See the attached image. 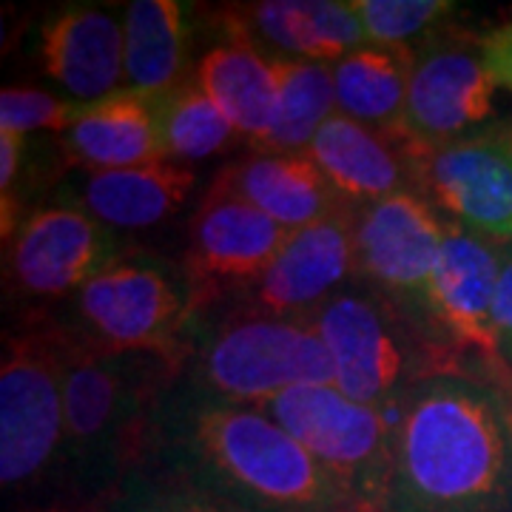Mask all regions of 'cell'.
Listing matches in <instances>:
<instances>
[{
    "mask_svg": "<svg viewBox=\"0 0 512 512\" xmlns=\"http://www.w3.org/2000/svg\"><path fill=\"white\" fill-rule=\"evenodd\" d=\"M333 362V387L376 410L399 407L421 382L467 370L382 293L350 282L313 316Z\"/></svg>",
    "mask_w": 512,
    "mask_h": 512,
    "instance_id": "7",
    "label": "cell"
},
{
    "mask_svg": "<svg viewBox=\"0 0 512 512\" xmlns=\"http://www.w3.org/2000/svg\"><path fill=\"white\" fill-rule=\"evenodd\" d=\"M83 106L66 97L35 89V86H6L0 92V131L12 134H35L49 131L60 137L80 117Z\"/></svg>",
    "mask_w": 512,
    "mask_h": 512,
    "instance_id": "28",
    "label": "cell"
},
{
    "mask_svg": "<svg viewBox=\"0 0 512 512\" xmlns=\"http://www.w3.org/2000/svg\"><path fill=\"white\" fill-rule=\"evenodd\" d=\"M490 382L498 384V390H501V399H504V413H507V427H510V436H512V370L507 367L504 373H498L495 379Z\"/></svg>",
    "mask_w": 512,
    "mask_h": 512,
    "instance_id": "32",
    "label": "cell"
},
{
    "mask_svg": "<svg viewBox=\"0 0 512 512\" xmlns=\"http://www.w3.org/2000/svg\"><path fill=\"white\" fill-rule=\"evenodd\" d=\"M55 313L83 348L163 356L180 373L185 339L197 319V296L180 256L131 242Z\"/></svg>",
    "mask_w": 512,
    "mask_h": 512,
    "instance_id": "6",
    "label": "cell"
},
{
    "mask_svg": "<svg viewBox=\"0 0 512 512\" xmlns=\"http://www.w3.org/2000/svg\"><path fill=\"white\" fill-rule=\"evenodd\" d=\"M379 512H512V436L498 384L453 370L404 399Z\"/></svg>",
    "mask_w": 512,
    "mask_h": 512,
    "instance_id": "2",
    "label": "cell"
},
{
    "mask_svg": "<svg viewBox=\"0 0 512 512\" xmlns=\"http://www.w3.org/2000/svg\"><path fill=\"white\" fill-rule=\"evenodd\" d=\"M367 43L413 46L450 26L458 15L450 0H353Z\"/></svg>",
    "mask_w": 512,
    "mask_h": 512,
    "instance_id": "27",
    "label": "cell"
},
{
    "mask_svg": "<svg viewBox=\"0 0 512 512\" xmlns=\"http://www.w3.org/2000/svg\"><path fill=\"white\" fill-rule=\"evenodd\" d=\"M106 512H237L183 484L137 473L126 481Z\"/></svg>",
    "mask_w": 512,
    "mask_h": 512,
    "instance_id": "29",
    "label": "cell"
},
{
    "mask_svg": "<svg viewBox=\"0 0 512 512\" xmlns=\"http://www.w3.org/2000/svg\"><path fill=\"white\" fill-rule=\"evenodd\" d=\"M197 6L180 0H131L126 26V89L157 94L183 83L194 40Z\"/></svg>",
    "mask_w": 512,
    "mask_h": 512,
    "instance_id": "23",
    "label": "cell"
},
{
    "mask_svg": "<svg viewBox=\"0 0 512 512\" xmlns=\"http://www.w3.org/2000/svg\"><path fill=\"white\" fill-rule=\"evenodd\" d=\"M55 151L66 174L163 163L154 97L120 89L106 100L83 106L72 128L55 137Z\"/></svg>",
    "mask_w": 512,
    "mask_h": 512,
    "instance_id": "20",
    "label": "cell"
},
{
    "mask_svg": "<svg viewBox=\"0 0 512 512\" xmlns=\"http://www.w3.org/2000/svg\"><path fill=\"white\" fill-rule=\"evenodd\" d=\"M493 328L498 353L504 359V365L512 370V245L507 248V259L498 276V288H495L493 302Z\"/></svg>",
    "mask_w": 512,
    "mask_h": 512,
    "instance_id": "30",
    "label": "cell"
},
{
    "mask_svg": "<svg viewBox=\"0 0 512 512\" xmlns=\"http://www.w3.org/2000/svg\"><path fill=\"white\" fill-rule=\"evenodd\" d=\"M154 109L168 163L197 168L200 163L228 154L239 157L248 148L245 137L202 92L194 77H185L174 89L157 94Z\"/></svg>",
    "mask_w": 512,
    "mask_h": 512,
    "instance_id": "25",
    "label": "cell"
},
{
    "mask_svg": "<svg viewBox=\"0 0 512 512\" xmlns=\"http://www.w3.org/2000/svg\"><path fill=\"white\" fill-rule=\"evenodd\" d=\"M214 35H220L217 43L202 52L191 77L234 123L248 148H254L274 128L279 103L276 60L245 37L231 32Z\"/></svg>",
    "mask_w": 512,
    "mask_h": 512,
    "instance_id": "22",
    "label": "cell"
},
{
    "mask_svg": "<svg viewBox=\"0 0 512 512\" xmlns=\"http://www.w3.org/2000/svg\"><path fill=\"white\" fill-rule=\"evenodd\" d=\"M37 60L66 100L80 106L106 100L126 89V26L106 6H60L40 26Z\"/></svg>",
    "mask_w": 512,
    "mask_h": 512,
    "instance_id": "18",
    "label": "cell"
},
{
    "mask_svg": "<svg viewBox=\"0 0 512 512\" xmlns=\"http://www.w3.org/2000/svg\"><path fill=\"white\" fill-rule=\"evenodd\" d=\"M69 333L55 311L12 313L0 365V487L6 512L60 504Z\"/></svg>",
    "mask_w": 512,
    "mask_h": 512,
    "instance_id": "4",
    "label": "cell"
},
{
    "mask_svg": "<svg viewBox=\"0 0 512 512\" xmlns=\"http://www.w3.org/2000/svg\"><path fill=\"white\" fill-rule=\"evenodd\" d=\"M214 32L251 40L265 55L336 63L367 46L353 0H259L208 12Z\"/></svg>",
    "mask_w": 512,
    "mask_h": 512,
    "instance_id": "17",
    "label": "cell"
},
{
    "mask_svg": "<svg viewBox=\"0 0 512 512\" xmlns=\"http://www.w3.org/2000/svg\"><path fill=\"white\" fill-rule=\"evenodd\" d=\"M128 239L69 202L35 205L3 239L6 313L55 311L126 251Z\"/></svg>",
    "mask_w": 512,
    "mask_h": 512,
    "instance_id": "9",
    "label": "cell"
},
{
    "mask_svg": "<svg viewBox=\"0 0 512 512\" xmlns=\"http://www.w3.org/2000/svg\"><path fill=\"white\" fill-rule=\"evenodd\" d=\"M197 191V168L163 160L123 171H72L60 180L52 200L69 202L128 239L165 228L183 217L185 208L197 202Z\"/></svg>",
    "mask_w": 512,
    "mask_h": 512,
    "instance_id": "16",
    "label": "cell"
},
{
    "mask_svg": "<svg viewBox=\"0 0 512 512\" xmlns=\"http://www.w3.org/2000/svg\"><path fill=\"white\" fill-rule=\"evenodd\" d=\"M413 60V46L379 43H367L336 60L330 66L336 86V111L387 134L404 131Z\"/></svg>",
    "mask_w": 512,
    "mask_h": 512,
    "instance_id": "24",
    "label": "cell"
},
{
    "mask_svg": "<svg viewBox=\"0 0 512 512\" xmlns=\"http://www.w3.org/2000/svg\"><path fill=\"white\" fill-rule=\"evenodd\" d=\"M140 473L237 512H367L265 410L211 399L177 379L157 404Z\"/></svg>",
    "mask_w": 512,
    "mask_h": 512,
    "instance_id": "1",
    "label": "cell"
},
{
    "mask_svg": "<svg viewBox=\"0 0 512 512\" xmlns=\"http://www.w3.org/2000/svg\"><path fill=\"white\" fill-rule=\"evenodd\" d=\"M481 55L495 86L512 92V20L481 37Z\"/></svg>",
    "mask_w": 512,
    "mask_h": 512,
    "instance_id": "31",
    "label": "cell"
},
{
    "mask_svg": "<svg viewBox=\"0 0 512 512\" xmlns=\"http://www.w3.org/2000/svg\"><path fill=\"white\" fill-rule=\"evenodd\" d=\"M288 237L291 231L251 202L208 180L185 220L183 248L177 254L194 285L197 313L228 305L248 291Z\"/></svg>",
    "mask_w": 512,
    "mask_h": 512,
    "instance_id": "11",
    "label": "cell"
},
{
    "mask_svg": "<svg viewBox=\"0 0 512 512\" xmlns=\"http://www.w3.org/2000/svg\"><path fill=\"white\" fill-rule=\"evenodd\" d=\"M419 146L399 134L362 126L345 114H333L313 137L308 157L319 165L336 197L350 208L416 191Z\"/></svg>",
    "mask_w": 512,
    "mask_h": 512,
    "instance_id": "19",
    "label": "cell"
},
{
    "mask_svg": "<svg viewBox=\"0 0 512 512\" xmlns=\"http://www.w3.org/2000/svg\"><path fill=\"white\" fill-rule=\"evenodd\" d=\"M259 410L291 433L367 512H379L402 404L376 410L333 384H299Z\"/></svg>",
    "mask_w": 512,
    "mask_h": 512,
    "instance_id": "8",
    "label": "cell"
},
{
    "mask_svg": "<svg viewBox=\"0 0 512 512\" xmlns=\"http://www.w3.org/2000/svg\"><path fill=\"white\" fill-rule=\"evenodd\" d=\"M26 512H83V510H74V507H40V510H26Z\"/></svg>",
    "mask_w": 512,
    "mask_h": 512,
    "instance_id": "33",
    "label": "cell"
},
{
    "mask_svg": "<svg viewBox=\"0 0 512 512\" xmlns=\"http://www.w3.org/2000/svg\"><path fill=\"white\" fill-rule=\"evenodd\" d=\"M507 248L450 222L430 282V336L467 370H478L487 379L507 370L493 328L495 288Z\"/></svg>",
    "mask_w": 512,
    "mask_h": 512,
    "instance_id": "13",
    "label": "cell"
},
{
    "mask_svg": "<svg viewBox=\"0 0 512 512\" xmlns=\"http://www.w3.org/2000/svg\"><path fill=\"white\" fill-rule=\"evenodd\" d=\"M276 60L279 77V103L274 128L262 143L248 151L265 154H305L319 128L336 114V86L330 63L311 60Z\"/></svg>",
    "mask_w": 512,
    "mask_h": 512,
    "instance_id": "26",
    "label": "cell"
},
{
    "mask_svg": "<svg viewBox=\"0 0 512 512\" xmlns=\"http://www.w3.org/2000/svg\"><path fill=\"white\" fill-rule=\"evenodd\" d=\"M447 225L416 191L356 208V282L382 293L427 336L430 282Z\"/></svg>",
    "mask_w": 512,
    "mask_h": 512,
    "instance_id": "10",
    "label": "cell"
},
{
    "mask_svg": "<svg viewBox=\"0 0 512 512\" xmlns=\"http://www.w3.org/2000/svg\"><path fill=\"white\" fill-rule=\"evenodd\" d=\"M330 353L313 319H279L242 305L197 313L177 382L211 399L265 407L299 384H333Z\"/></svg>",
    "mask_w": 512,
    "mask_h": 512,
    "instance_id": "5",
    "label": "cell"
},
{
    "mask_svg": "<svg viewBox=\"0 0 512 512\" xmlns=\"http://www.w3.org/2000/svg\"><path fill=\"white\" fill-rule=\"evenodd\" d=\"M416 194L458 228L512 245V120L419 148Z\"/></svg>",
    "mask_w": 512,
    "mask_h": 512,
    "instance_id": "12",
    "label": "cell"
},
{
    "mask_svg": "<svg viewBox=\"0 0 512 512\" xmlns=\"http://www.w3.org/2000/svg\"><path fill=\"white\" fill-rule=\"evenodd\" d=\"M350 282H356V208H342L291 231L274 262L234 305L279 319H313Z\"/></svg>",
    "mask_w": 512,
    "mask_h": 512,
    "instance_id": "15",
    "label": "cell"
},
{
    "mask_svg": "<svg viewBox=\"0 0 512 512\" xmlns=\"http://www.w3.org/2000/svg\"><path fill=\"white\" fill-rule=\"evenodd\" d=\"M413 49L404 137L419 148H436L487 126L495 114V80L481 55V37L447 26Z\"/></svg>",
    "mask_w": 512,
    "mask_h": 512,
    "instance_id": "14",
    "label": "cell"
},
{
    "mask_svg": "<svg viewBox=\"0 0 512 512\" xmlns=\"http://www.w3.org/2000/svg\"><path fill=\"white\" fill-rule=\"evenodd\" d=\"M174 379L177 365L163 356L100 353L69 336L57 507L109 510L128 478L143 467L151 421Z\"/></svg>",
    "mask_w": 512,
    "mask_h": 512,
    "instance_id": "3",
    "label": "cell"
},
{
    "mask_svg": "<svg viewBox=\"0 0 512 512\" xmlns=\"http://www.w3.org/2000/svg\"><path fill=\"white\" fill-rule=\"evenodd\" d=\"M211 183L251 202L285 231H299L330 214L350 208L336 197L319 165L305 154H265L242 151L214 168Z\"/></svg>",
    "mask_w": 512,
    "mask_h": 512,
    "instance_id": "21",
    "label": "cell"
}]
</instances>
